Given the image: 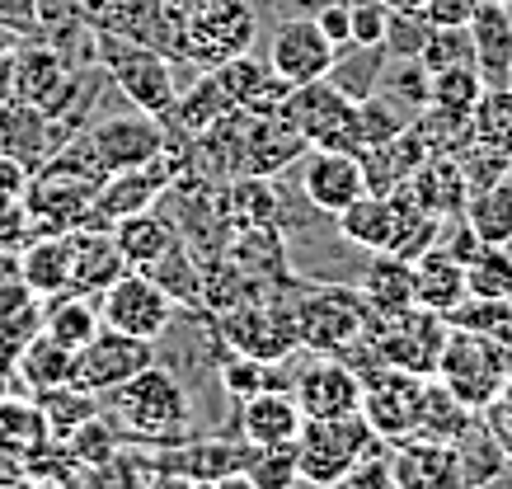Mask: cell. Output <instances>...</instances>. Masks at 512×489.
<instances>
[{"label":"cell","instance_id":"cell-21","mask_svg":"<svg viewBox=\"0 0 512 489\" xmlns=\"http://www.w3.org/2000/svg\"><path fill=\"white\" fill-rule=\"evenodd\" d=\"M207 71L221 80V90H226V99H231L235 109H245V113H282V104L292 95V85L273 66H259L249 52L226 57L221 66H207Z\"/></svg>","mask_w":512,"mask_h":489},{"label":"cell","instance_id":"cell-54","mask_svg":"<svg viewBox=\"0 0 512 489\" xmlns=\"http://www.w3.org/2000/svg\"><path fill=\"white\" fill-rule=\"evenodd\" d=\"M38 236L29 207L19 193H0V254H19L29 240Z\"/></svg>","mask_w":512,"mask_h":489},{"label":"cell","instance_id":"cell-25","mask_svg":"<svg viewBox=\"0 0 512 489\" xmlns=\"http://www.w3.org/2000/svg\"><path fill=\"white\" fill-rule=\"evenodd\" d=\"M470 43H475V71L484 85H512V5L480 0L470 15Z\"/></svg>","mask_w":512,"mask_h":489},{"label":"cell","instance_id":"cell-52","mask_svg":"<svg viewBox=\"0 0 512 489\" xmlns=\"http://www.w3.org/2000/svg\"><path fill=\"white\" fill-rule=\"evenodd\" d=\"M456 165H461V174H466V189L470 193L489 189V184H498V179H508V174H512V156L489 151V146H480V142L461 146V151H456Z\"/></svg>","mask_w":512,"mask_h":489},{"label":"cell","instance_id":"cell-62","mask_svg":"<svg viewBox=\"0 0 512 489\" xmlns=\"http://www.w3.org/2000/svg\"><path fill=\"white\" fill-rule=\"evenodd\" d=\"M386 10H400V15H423V5L428 0H381Z\"/></svg>","mask_w":512,"mask_h":489},{"label":"cell","instance_id":"cell-9","mask_svg":"<svg viewBox=\"0 0 512 489\" xmlns=\"http://www.w3.org/2000/svg\"><path fill=\"white\" fill-rule=\"evenodd\" d=\"M156 363V344L151 339H132L123 330L99 325V334H90L71 358V386L90 395H104L113 386H123L127 377H137L141 367Z\"/></svg>","mask_w":512,"mask_h":489},{"label":"cell","instance_id":"cell-29","mask_svg":"<svg viewBox=\"0 0 512 489\" xmlns=\"http://www.w3.org/2000/svg\"><path fill=\"white\" fill-rule=\"evenodd\" d=\"M353 283H357V292L367 297V306L381 311V316L414 306V264L390 250H372V259L357 269Z\"/></svg>","mask_w":512,"mask_h":489},{"label":"cell","instance_id":"cell-36","mask_svg":"<svg viewBox=\"0 0 512 489\" xmlns=\"http://www.w3.org/2000/svg\"><path fill=\"white\" fill-rule=\"evenodd\" d=\"M19 283L33 297H57L71 287V264H66V236H33L19 250Z\"/></svg>","mask_w":512,"mask_h":489},{"label":"cell","instance_id":"cell-59","mask_svg":"<svg viewBox=\"0 0 512 489\" xmlns=\"http://www.w3.org/2000/svg\"><path fill=\"white\" fill-rule=\"evenodd\" d=\"M15 33H0V104L15 99Z\"/></svg>","mask_w":512,"mask_h":489},{"label":"cell","instance_id":"cell-37","mask_svg":"<svg viewBox=\"0 0 512 489\" xmlns=\"http://www.w3.org/2000/svg\"><path fill=\"white\" fill-rule=\"evenodd\" d=\"M146 278L174 301V306H198L202 301V254L188 240H174L156 264H146Z\"/></svg>","mask_w":512,"mask_h":489},{"label":"cell","instance_id":"cell-31","mask_svg":"<svg viewBox=\"0 0 512 489\" xmlns=\"http://www.w3.org/2000/svg\"><path fill=\"white\" fill-rule=\"evenodd\" d=\"M235 104L226 99V90H221V80L212 76V71H202V76L188 80V90H179L174 95V104L165 109V118L160 123L170 127L174 137H198V132H207V127L217 123V118H226Z\"/></svg>","mask_w":512,"mask_h":489},{"label":"cell","instance_id":"cell-16","mask_svg":"<svg viewBox=\"0 0 512 489\" xmlns=\"http://www.w3.org/2000/svg\"><path fill=\"white\" fill-rule=\"evenodd\" d=\"M334 62V43L325 38V29L315 24V15H292L273 29V43H268V66L278 71L287 85H306V80H320Z\"/></svg>","mask_w":512,"mask_h":489},{"label":"cell","instance_id":"cell-32","mask_svg":"<svg viewBox=\"0 0 512 489\" xmlns=\"http://www.w3.org/2000/svg\"><path fill=\"white\" fill-rule=\"evenodd\" d=\"M71 358L76 348H66L62 339H52L47 330H33L15 353V377L29 386L33 395L52 391V386H66L71 381Z\"/></svg>","mask_w":512,"mask_h":489},{"label":"cell","instance_id":"cell-24","mask_svg":"<svg viewBox=\"0 0 512 489\" xmlns=\"http://www.w3.org/2000/svg\"><path fill=\"white\" fill-rule=\"evenodd\" d=\"M0 151L33 174L57 151V127L43 109H33L24 99H5L0 104Z\"/></svg>","mask_w":512,"mask_h":489},{"label":"cell","instance_id":"cell-63","mask_svg":"<svg viewBox=\"0 0 512 489\" xmlns=\"http://www.w3.org/2000/svg\"><path fill=\"white\" fill-rule=\"evenodd\" d=\"M494 5H512V0H494Z\"/></svg>","mask_w":512,"mask_h":489},{"label":"cell","instance_id":"cell-49","mask_svg":"<svg viewBox=\"0 0 512 489\" xmlns=\"http://www.w3.org/2000/svg\"><path fill=\"white\" fill-rule=\"evenodd\" d=\"M419 62L428 71H447V66H475V43H470L466 24H433L428 43H423Z\"/></svg>","mask_w":512,"mask_h":489},{"label":"cell","instance_id":"cell-61","mask_svg":"<svg viewBox=\"0 0 512 489\" xmlns=\"http://www.w3.org/2000/svg\"><path fill=\"white\" fill-rule=\"evenodd\" d=\"M292 15H315V10H325V5H334V0H282Z\"/></svg>","mask_w":512,"mask_h":489},{"label":"cell","instance_id":"cell-57","mask_svg":"<svg viewBox=\"0 0 512 489\" xmlns=\"http://www.w3.org/2000/svg\"><path fill=\"white\" fill-rule=\"evenodd\" d=\"M315 24L325 29V38L334 43V48L353 43V24H348V0H334V5H325V10H315Z\"/></svg>","mask_w":512,"mask_h":489},{"label":"cell","instance_id":"cell-6","mask_svg":"<svg viewBox=\"0 0 512 489\" xmlns=\"http://www.w3.org/2000/svg\"><path fill=\"white\" fill-rule=\"evenodd\" d=\"M447 334H451L447 316H437V311H428V306H409V311H390V316L372 311L362 339L376 348V358H381L386 367H404V372L433 377Z\"/></svg>","mask_w":512,"mask_h":489},{"label":"cell","instance_id":"cell-17","mask_svg":"<svg viewBox=\"0 0 512 489\" xmlns=\"http://www.w3.org/2000/svg\"><path fill=\"white\" fill-rule=\"evenodd\" d=\"M301 193L315 212H343L357 193H367V179H362V160L357 151H329V146H311V156L301 165Z\"/></svg>","mask_w":512,"mask_h":489},{"label":"cell","instance_id":"cell-19","mask_svg":"<svg viewBox=\"0 0 512 489\" xmlns=\"http://www.w3.org/2000/svg\"><path fill=\"white\" fill-rule=\"evenodd\" d=\"M235 433L249 442V447H292L296 433H301V405L287 386H264L259 395H249L235 405Z\"/></svg>","mask_w":512,"mask_h":489},{"label":"cell","instance_id":"cell-10","mask_svg":"<svg viewBox=\"0 0 512 489\" xmlns=\"http://www.w3.org/2000/svg\"><path fill=\"white\" fill-rule=\"evenodd\" d=\"M99 316H104L109 330H123L132 339H151L156 344L165 325L174 320V301L141 269H127L99 292Z\"/></svg>","mask_w":512,"mask_h":489},{"label":"cell","instance_id":"cell-33","mask_svg":"<svg viewBox=\"0 0 512 489\" xmlns=\"http://www.w3.org/2000/svg\"><path fill=\"white\" fill-rule=\"evenodd\" d=\"M52 339H62L66 348H80L90 334H99L104 316H99V292H80V287H66L57 297H47L43 320H38Z\"/></svg>","mask_w":512,"mask_h":489},{"label":"cell","instance_id":"cell-42","mask_svg":"<svg viewBox=\"0 0 512 489\" xmlns=\"http://www.w3.org/2000/svg\"><path fill=\"white\" fill-rule=\"evenodd\" d=\"M470 419H475V410H470L466 400H456V395H451L437 377L423 381V405H419V433L423 438L456 442Z\"/></svg>","mask_w":512,"mask_h":489},{"label":"cell","instance_id":"cell-11","mask_svg":"<svg viewBox=\"0 0 512 489\" xmlns=\"http://www.w3.org/2000/svg\"><path fill=\"white\" fill-rule=\"evenodd\" d=\"M423 381L419 372H404V367H376L362 377V419L372 433L381 438H409L419 433V405H423Z\"/></svg>","mask_w":512,"mask_h":489},{"label":"cell","instance_id":"cell-58","mask_svg":"<svg viewBox=\"0 0 512 489\" xmlns=\"http://www.w3.org/2000/svg\"><path fill=\"white\" fill-rule=\"evenodd\" d=\"M480 10V0H428L423 15L433 24H470V15Z\"/></svg>","mask_w":512,"mask_h":489},{"label":"cell","instance_id":"cell-55","mask_svg":"<svg viewBox=\"0 0 512 489\" xmlns=\"http://www.w3.org/2000/svg\"><path fill=\"white\" fill-rule=\"evenodd\" d=\"M348 24H353V43H381L390 10L381 0H348Z\"/></svg>","mask_w":512,"mask_h":489},{"label":"cell","instance_id":"cell-45","mask_svg":"<svg viewBox=\"0 0 512 489\" xmlns=\"http://www.w3.org/2000/svg\"><path fill=\"white\" fill-rule=\"evenodd\" d=\"M466 292L470 297H503L512 301V250L508 245H475L466 259Z\"/></svg>","mask_w":512,"mask_h":489},{"label":"cell","instance_id":"cell-41","mask_svg":"<svg viewBox=\"0 0 512 489\" xmlns=\"http://www.w3.org/2000/svg\"><path fill=\"white\" fill-rule=\"evenodd\" d=\"M470 137L512 156V85H484V95L470 109Z\"/></svg>","mask_w":512,"mask_h":489},{"label":"cell","instance_id":"cell-4","mask_svg":"<svg viewBox=\"0 0 512 489\" xmlns=\"http://www.w3.org/2000/svg\"><path fill=\"white\" fill-rule=\"evenodd\" d=\"M508 372H512V339L470 334V330H456V325H451L433 377L442 381L456 400H466L470 410H484L498 395V386H503Z\"/></svg>","mask_w":512,"mask_h":489},{"label":"cell","instance_id":"cell-28","mask_svg":"<svg viewBox=\"0 0 512 489\" xmlns=\"http://www.w3.org/2000/svg\"><path fill=\"white\" fill-rule=\"evenodd\" d=\"M357 160H362L367 193H390V189H400V184H409V174L428 160V146H423V137L414 127H404V132H395L390 142L362 146Z\"/></svg>","mask_w":512,"mask_h":489},{"label":"cell","instance_id":"cell-14","mask_svg":"<svg viewBox=\"0 0 512 489\" xmlns=\"http://www.w3.org/2000/svg\"><path fill=\"white\" fill-rule=\"evenodd\" d=\"M292 395L306 419H343L362 410V377L339 353H311L301 377H292Z\"/></svg>","mask_w":512,"mask_h":489},{"label":"cell","instance_id":"cell-51","mask_svg":"<svg viewBox=\"0 0 512 489\" xmlns=\"http://www.w3.org/2000/svg\"><path fill=\"white\" fill-rule=\"evenodd\" d=\"M62 447H66V457L76 461V466H80V461H85V466H104V461L118 452V433L109 428V419H104V414H94L90 424H80L76 433L62 442Z\"/></svg>","mask_w":512,"mask_h":489},{"label":"cell","instance_id":"cell-27","mask_svg":"<svg viewBox=\"0 0 512 489\" xmlns=\"http://www.w3.org/2000/svg\"><path fill=\"white\" fill-rule=\"evenodd\" d=\"M451 461H456V489H475V485H494L508 475V452H503V442L494 438V428L484 424V414L475 410L466 428H461V438L451 442Z\"/></svg>","mask_w":512,"mask_h":489},{"label":"cell","instance_id":"cell-47","mask_svg":"<svg viewBox=\"0 0 512 489\" xmlns=\"http://www.w3.org/2000/svg\"><path fill=\"white\" fill-rule=\"evenodd\" d=\"M240 485H254V489L301 485V475H296V452L292 447H249V461H245V471H240Z\"/></svg>","mask_w":512,"mask_h":489},{"label":"cell","instance_id":"cell-34","mask_svg":"<svg viewBox=\"0 0 512 489\" xmlns=\"http://www.w3.org/2000/svg\"><path fill=\"white\" fill-rule=\"evenodd\" d=\"M113 240H118V250H123L127 269H146V264H156L160 254L179 240V231L170 226L165 212L146 207V212H132V217L113 221Z\"/></svg>","mask_w":512,"mask_h":489},{"label":"cell","instance_id":"cell-53","mask_svg":"<svg viewBox=\"0 0 512 489\" xmlns=\"http://www.w3.org/2000/svg\"><path fill=\"white\" fill-rule=\"evenodd\" d=\"M428 33H433V19L428 15H400V10H390L381 48H386V57H419Z\"/></svg>","mask_w":512,"mask_h":489},{"label":"cell","instance_id":"cell-1","mask_svg":"<svg viewBox=\"0 0 512 489\" xmlns=\"http://www.w3.org/2000/svg\"><path fill=\"white\" fill-rule=\"evenodd\" d=\"M99 414L109 419L118 442H132V447H170V442H184L193 428V400L165 363L141 367L137 377L104 391Z\"/></svg>","mask_w":512,"mask_h":489},{"label":"cell","instance_id":"cell-23","mask_svg":"<svg viewBox=\"0 0 512 489\" xmlns=\"http://www.w3.org/2000/svg\"><path fill=\"white\" fill-rule=\"evenodd\" d=\"M226 231H249V226H282V193L273 174H231V184L217 193Z\"/></svg>","mask_w":512,"mask_h":489},{"label":"cell","instance_id":"cell-13","mask_svg":"<svg viewBox=\"0 0 512 489\" xmlns=\"http://www.w3.org/2000/svg\"><path fill=\"white\" fill-rule=\"evenodd\" d=\"M24 207H29L38 236H66L90 221L94 203V184L90 179H71V174H52V170H33L19 189Z\"/></svg>","mask_w":512,"mask_h":489},{"label":"cell","instance_id":"cell-48","mask_svg":"<svg viewBox=\"0 0 512 489\" xmlns=\"http://www.w3.org/2000/svg\"><path fill=\"white\" fill-rule=\"evenodd\" d=\"M447 320L456 325V330L512 339V301H503V297H466Z\"/></svg>","mask_w":512,"mask_h":489},{"label":"cell","instance_id":"cell-35","mask_svg":"<svg viewBox=\"0 0 512 489\" xmlns=\"http://www.w3.org/2000/svg\"><path fill=\"white\" fill-rule=\"evenodd\" d=\"M381 71H386V48L381 43H343V48H334V62H329L325 80L343 99L357 104V99L376 95Z\"/></svg>","mask_w":512,"mask_h":489},{"label":"cell","instance_id":"cell-2","mask_svg":"<svg viewBox=\"0 0 512 489\" xmlns=\"http://www.w3.org/2000/svg\"><path fill=\"white\" fill-rule=\"evenodd\" d=\"M165 10L179 33V62L188 66H221L259 38V15L249 0H165Z\"/></svg>","mask_w":512,"mask_h":489},{"label":"cell","instance_id":"cell-15","mask_svg":"<svg viewBox=\"0 0 512 489\" xmlns=\"http://www.w3.org/2000/svg\"><path fill=\"white\" fill-rule=\"evenodd\" d=\"M301 151H311V142L301 137V127L287 113H249L235 174H273L278 179L287 165L301 160Z\"/></svg>","mask_w":512,"mask_h":489},{"label":"cell","instance_id":"cell-12","mask_svg":"<svg viewBox=\"0 0 512 489\" xmlns=\"http://www.w3.org/2000/svg\"><path fill=\"white\" fill-rule=\"evenodd\" d=\"M282 113L301 127V137L311 146H329V151H357L353 137V99H343L325 76L292 85V95L282 104Z\"/></svg>","mask_w":512,"mask_h":489},{"label":"cell","instance_id":"cell-20","mask_svg":"<svg viewBox=\"0 0 512 489\" xmlns=\"http://www.w3.org/2000/svg\"><path fill=\"white\" fill-rule=\"evenodd\" d=\"M390 485L395 489H456V461H451V442L409 438L390 442Z\"/></svg>","mask_w":512,"mask_h":489},{"label":"cell","instance_id":"cell-50","mask_svg":"<svg viewBox=\"0 0 512 489\" xmlns=\"http://www.w3.org/2000/svg\"><path fill=\"white\" fill-rule=\"evenodd\" d=\"M484 95V80L475 66H447V71H433V85H428V104H442V109H461L470 113L475 99Z\"/></svg>","mask_w":512,"mask_h":489},{"label":"cell","instance_id":"cell-43","mask_svg":"<svg viewBox=\"0 0 512 489\" xmlns=\"http://www.w3.org/2000/svg\"><path fill=\"white\" fill-rule=\"evenodd\" d=\"M414 123V113L404 109V104H395L390 95H367L353 104V137H357V151L362 146H376V142H390L395 132H404V127Z\"/></svg>","mask_w":512,"mask_h":489},{"label":"cell","instance_id":"cell-56","mask_svg":"<svg viewBox=\"0 0 512 489\" xmlns=\"http://www.w3.org/2000/svg\"><path fill=\"white\" fill-rule=\"evenodd\" d=\"M484 424L494 428V438L503 442V452H508L512 457V372L508 377H503V386H498V395L494 400H489V405H484Z\"/></svg>","mask_w":512,"mask_h":489},{"label":"cell","instance_id":"cell-26","mask_svg":"<svg viewBox=\"0 0 512 489\" xmlns=\"http://www.w3.org/2000/svg\"><path fill=\"white\" fill-rule=\"evenodd\" d=\"M466 264L447 245H428L414 259V306H428L437 316H451L466 301Z\"/></svg>","mask_w":512,"mask_h":489},{"label":"cell","instance_id":"cell-18","mask_svg":"<svg viewBox=\"0 0 512 489\" xmlns=\"http://www.w3.org/2000/svg\"><path fill=\"white\" fill-rule=\"evenodd\" d=\"M90 142L104 160V170H132V165H151L170 142V127L141 113V118H99L90 127Z\"/></svg>","mask_w":512,"mask_h":489},{"label":"cell","instance_id":"cell-8","mask_svg":"<svg viewBox=\"0 0 512 489\" xmlns=\"http://www.w3.org/2000/svg\"><path fill=\"white\" fill-rule=\"evenodd\" d=\"M160 485H240V471L249 461L245 438H198L170 442V447H146Z\"/></svg>","mask_w":512,"mask_h":489},{"label":"cell","instance_id":"cell-38","mask_svg":"<svg viewBox=\"0 0 512 489\" xmlns=\"http://www.w3.org/2000/svg\"><path fill=\"white\" fill-rule=\"evenodd\" d=\"M339 221V240L353 245V250H386V236H390V207H386V193H357L353 203L334 212Z\"/></svg>","mask_w":512,"mask_h":489},{"label":"cell","instance_id":"cell-30","mask_svg":"<svg viewBox=\"0 0 512 489\" xmlns=\"http://www.w3.org/2000/svg\"><path fill=\"white\" fill-rule=\"evenodd\" d=\"M409 193H414V203L423 212H433V217H461L466 212V174L456 165V156H428L419 170L409 174Z\"/></svg>","mask_w":512,"mask_h":489},{"label":"cell","instance_id":"cell-64","mask_svg":"<svg viewBox=\"0 0 512 489\" xmlns=\"http://www.w3.org/2000/svg\"><path fill=\"white\" fill-rule=\"evenodd\" d=\"M508 250H512V240H508Z\"/></svg>","mask_w":512,"mask_h":489},{"label":"cell","instance_id":"cell-22","mask_svg":"<svg viewBox=\"0 0 512 489\" xmlns=\"http://www.w3.org/2000/svg\"><path fill=\"white\" fill-rule=\"evenodd\" d=\"M66 264H71V287H80V292H104L118 273H127L123 250L104 226L66 231Z\"/></svg>","mask_w":512,"mask_h":489},{"label":"cell","instance_id":"cell-5","mask_svg":"<svg viewBox=\"0 0 512 489\" xmlns=\"http://www.w3.org/2000/svg\"><path fill=\"white\" fill-rule=\"evenodd\" d=\"M372 306L357 292V283H320L296 292V339L306 353H343L362 339Z\"/></svg>","mask_w":512,"mask_h":489},{"label":"cell","instance_id":"cell-7","mask_svg":"<svg viewBox=\"0 0 512 489\" xmlns=\"http://www.w3.org/2000/svg\"><path fill=\"white\" fill-rule=\"evenodd\" d=\"M376 433L367 428L362 414H343V419H301L292 452L296 475L306 485H343V475L353 471V461L367 452Z\"/></svg>","mask_w":512,"mask_h":489},{"label":"cell","instance_id":"cell-46","mask_svg":"<svg viewBox=\"0 0 512 489\" xmlns=\"http://www.w3.org/2000/svg\"><path fill=\"white\" fill-rule=\"evenodd\" d=\"M428 85H433V71L419 62V57H386V71H381V95H390L395 104H404L409 113H419L428 104Z\"/></svg>","mask_w":512,"mask_h":489},{"label":"cell","instance_id":"cell-40","mask_svg":"<svg viewBox=\"0 0 512 489\" xmlns=\"http://www.w3.org/2000/svg\"><path fill=\"white\" fill-rule=\"evenodd\" d=\"M461 217L470 221V231H475L484 245H508L512 240V174L498 179V184H489V189L470 193Z\"/></svg>","mask_w":512,"mask_h":489},{"label":"cell","instance_id":"cell-60","mask_svg":"<svg viewBox=\"0 0 512 489\" xmlns=\"http://www.w3.org/2000/svg\"><path fill=\"white\" fill-rule=\"evenodd\" d=\"M24 179H29V170L0 151V193H19V189H24Z\"/></svg>","mask_w":512,"mask_h":489},{"label":"cell","instance_id":"cell-44","mask_svg":"<svg viewBox=\"0 0 512 489\" xmlns=\"http://www.w3.org/2000/svg\"><path fill=\"white\" fill-rule=\"evenodd\" d=\"M409 127L423 137L428 156H456L466 142H475V137H470V113L442 109V104H423V109L414 113V123H409Z\"/></svg>","mask_w":512,"mask_h":489},{"label":"cell","instance_id":"cell-39","mask_svg":"<svg viewBox=\"0 0 512 489\" xmlns=\"http://www.w3.org/2000/svg\"><path fill=\"white\" fill-rule=\"evenodd\" d=\"M38 414H43V433L47 442H66L80 424H90L99 414V395L80 391V386H52V391L38 395Z\"/></svg>","mask_w":512,"mask_h":489},{"label":"cell","instance_id":"cell-3","mask_svg":"<svg viewBox=\"0 0 512 489\" xmlns=\"http://www.w3.org/2000/svg\"><path fill=\"white\" fill-rule=\"evenodd\" d=\"M94 62L104 66V80H113L137 113L165 118V109L179 95L174 57L151 48V43H141V38H132V33L94 29Z\"/></svg>","mask_w":512,"mask_h":489}]
</instances>
